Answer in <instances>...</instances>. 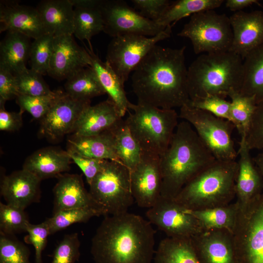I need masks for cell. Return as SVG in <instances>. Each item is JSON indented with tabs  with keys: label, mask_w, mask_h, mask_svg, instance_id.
<instances>
[{
	"label": "cell",
	"mask_w": 263,
	"mask_h": 263,
	"mask_svg": "<svg viewBox=\"0 0 263 263\" xmlns=\"http://www.w3.org/2000/svg\"><path fill=\"white\" fill-rule=\"evenodd\" d=\"M54 37L45 34L32 42L29 56L31 69L42 75H48L51 59Z\"/></svg>",
	"instance_id": "74e56055"
},
{
	"label": "cell",
	"mask_w": 263,
	"mask_h": 263,
	"mask_svg": "<svg viewBox=\"0 0 263 263\" xmlns=\"http://www.w3.org/2000/svg\"><path fill=\"white\" fill-rule=\"evenodd\" d=\"M177 36L189 39L196 54L229 51L233 38L229 17L214 10L191 16Z\"/></svg>",
	"instance_id": "ba28073f"
},
{
	"label": "cell",
	"mask_w": 263,
	"mask_h": 263,
	"mask_svg": "<svg viewBox=\"0 0 263 263\" xmlns=\"http://www.w3.org/2000/svg\"><path fill=\"white\" fill-rule=\"evenodd\" d=\"M64 88L67 94L80 101H91L106 94L91 66L81 69L66 79Z\"/></svg>",
	"instance_id": "1f68e13d"
},
{
	"label": "cell",
	"mask_w": 263,
	"mask_h": 263,
	"mask_svg": "<svg viewBox=\"0 0 263 263\" xmlns=\"http://www.w3.org/2000/svg\"><path fill=\"white\" fill-rule=\"evenodd\" d=\"M254 4L260 5L257 0H227L225 6L232 11H240Z\"/></svg>",
	"instance_id": "816d5d0a"
},
{
	"label": "cell",
	"mask_w": 263,
	"mask_h": 263,
	"mask_svg": "<svg viewBox=\"0 0 263 263\" xmlns=\"http://www.w3.org/2000/svg\"><path fill=\"white\" fill-rule=\"evenodd\" d=\"M185 49L157 44L151 49L132 75L138 104L174 109L188 103Z\"/></svg>",
	"instance_id": "6da1fadb"
},
{
	"label": "cell",
	"mask_w": 263,
	"mask_h": 263,
	"mask_svg": "<svg viewBox=\"0 0 263 263\" xmlns=\"http://www.w3.org/2000/svg\"><path fill=\"white\" fill-rule=\"evenodd\" d=\"M70 0L74 8V35L82 41L87 40L93 50L91 38L104 29L100 0Z\"/></svg>",
	"instance_id": "484cf974"
},
{
	"label": "cell",
	"mask_w": 263,
	"mask_h": 263,
	"mask_svg": "<svg viewBox=\"0 0 263 263\" xmlns=\"http://www.w3.org/2000/svg\"><path fill=\"white\" fill-rule=\"evenodd\" d=\"M239 206L235 202L226 206L198 210H189L205 229H225L232 232Z\"/></svg>",
	"instance_id": "e575fe53"
},
{
	"label": "cell",
	"mask_w": 263,
	"mask_h": 263,
	"mask_svg": "<svg viewBox=\"0 0 263 263\" xmlns=\"http://www.w3.org/2000/svg\"><path fill=\"white\" fill-rule=\"evenodd\" d=\"M240 93L254 97L257 104L263 101V44L251 51L243 60Z\"/></svg>",
	"instance_id": "f546056e"
},
{
	"label": "cell",
	"mask_w": 263,
	"mask_h": 263,
	"mask_svg": "<svg viewBox=\"0 0 263 263\" xmlns=\"http://www.w3.org/2000/svg\"><path fill=\"white\" fill-rule=\"evenodd\" d=\"M134 201L141 207L150 208L161 196L162 176L160 156L142 151L141 160L130 172Z\"/></svg>",
	"instance_id": "9a60e30c"
},
{
	"label": "cell",
	"mask_w": 263,
	"mask_h": 263,
	"mask_svg": "<svg viewBox=\"0 0 263 263\" xmlns=\"http://www.w3.org/2000/svg\"><path fill=\"white\" fill-rule=\"evenodd\" d=\"M71 160L67 151L56 147H46L29 156L22 169L30 171L41 181L57 177L69 171Z\"/></svg>",
	"instance_id": "cb8c5ba5"
},
{
	"label": "cell",
	"mask_w": 263,
	"mask_h": 263,
	"mask_svg": "<svg viewBox=\"0 0 263 263\" xmlns=\"http://www.w3.org/2000/svg\"><path fill=\"white\" fill-rule=\"evenodd\" d=\"M152 225L128 212L106 216L92 239L94 263H151L155 252Z\"/></svg>",
	"instance_id": "7a4b0ae2"
},
{
	"label": "cell",
	"mask_w": 263,
	"mask_h": 263,
	"mask_svg": "<svg viewBox=\"0 0 263 263\" xmlns=\"http://www.w3.org/2000/svg\"><path fill=\"white\" fill-rule=\"evenodd\" d=\"M236 161L216 160L200 172L173 199L189 210L224 206L236 197Z\"/></svg>",
	"instance_id": "5b68a950"
},
{
	"label": "cell",
	"mask_w": 263,
	"mask_h": 263,
	"mask_svg": "<svg viewBox=\"0 0 263 263\" xmlns=\"http://www.w3.org/2000/svg\"><path fill=\"white\" fill-rule=\"evenodd\" d=\"M87 50L91 56V67L94 71L108 98L113 102L123 117L129 111L131 104L126 94L124 84L106 61H102L93 50Z\"/></svg>",
	"instance_id": "f1b7e54d"
},
{
	"label": "cell",
	"mask_w": 263,
	"mask_h": 263,
	"mask_svg": "<svg viewBox=\"0 0 263 263\" xmlns=\"http://www.w3.org/2000/svg\"><path fill=\"white\" fill-rule=\"evenodd\" d=\"M179 118L191 125L216 160L235 161L238 153L231 136L235 127L231 122L187 104L180 108Z\"/></svg>",
	"instance_id": "9c48e42d"
},
{
	"label": "cell",
	"mask_w": 263,
	"mask_h": 263,
	"mask_svg": "<svg viewBox=\"0 0 263 263\" xmlns=\"http://www.w3.org/2000/svg\"><path fill=\"white\" fill-rule=\"evenodd\" d=\"M61 92V90L54 91L53 93L50 95L41 96L19 94L16 98V102L21 112L26 111L34 118L41 120Z\"/></svg>",
	"instance_id": "60d3db41"
},
{
	"label": "cell",
	"mask_w": 263,
	"mask_h": 263,
	"mask_svg": "<svg viewBox=\"0 0 263 263\" xmlns=\"http://www.w3.org/2000/svg\"><path fill=\"white\" fill-rule=\"evenodd\" d=\"M253 159L261 174L263 181V150Z\"/></svg>",
	"instance_id": "f5cc1de1"
},
{
	"label": "cell",
	"mask_w": 263,
	"mask_h": 263,
	"mask_svg": "<svg viewBox=\"0 0 263 263\" xmlns=\"http://www.w3.org/2000/svg\"><path fill=\"white\" fill-rule=\"evenodd\" d=\"M73 35L54 37L48 75L57 80L67 79L81 69L91 65L89 53L78 45Z\"/></svg>",
	"instance_id": "2e32d148"
},
{
	"label": "cell",
	"mask_w": 263,
	"mask_h": 263,
	"mask_svg": "<svg viewBox=\"0 0 263 263\" xmlns=\"http://www.w3.org/2000/svg\"><path fill=\"white\" fill-rule=\"evenodd\" d=\"M228 96L231 99L230 111L235 128L241 137L246 138L257 105L255 98L238 91L231 92Z\"/></svg>",
	"instance_id": "d590c367"
},
{
	"label": "cell",
	"mask_w": 263,
	"mask_h": 263,
	"mask_svg": "<svg viewBox=\"0 0 263 263\" xmlns=\"http://www.w3.org/2000/svg\"><path fill=\"white\" fill-rule=\"evenodd\" d=\"M26 231L28 235L24 238L25 242L33 245L35 250V263H42V253L46 246L50 232L46 222L37 225L29 223Z\"/></svg>",
	"instance_id": "f6af8a7d"
},
{
	"label": "cell",
	"mask_w": 263,
	"mask_h": 263,
	"mask_svg": "<svg viewBox=\"0 0 263 263\" xmlns=\"http://www.w3.org/2000/svg\"><path fill=\"white\" fill-rule=\"evenodd\" d=\"M47 34L74 35V6L70 0H42L36 7Z\"/></svg>",
	"instance_id": "d4e9b609"
},
{
	"label": "cell",
	"mask_w": 263,
	"mask_h": 263,
	"mask_svg": "<svg viewBox=\"0 0 263 263\" xmlns=\"http://www.w3.org/2000/svg\"><path fill=\"white\" fill-rule=\"evenodd\" d=\"M154 263H200L191 238L166 237L155 250Z\"/></svg>",
	"instance_id": "4dcf8cb0"
},
{
	"label": "cell",
	"mask_w": 263,
	"mask_h": 263,
	"mask_svg": "<svg viewBox=\"0 0 263 263\" xmlns=\"http://www.w3.org/2000/svg\"><path fill=\"white\" fill-rule=\"evenodd\" d=\"M18 95L15 75L0 67V101L5 102Z\"/></svg>",
	"instance_id": "681fc988"
},
{
	"label": "cell",
	"mask_w": 263,
	"mask_h": 263,
	"mask_svg": "<svg viewBox=\"0 0 263 263\" xmlns=\"http://www.w3.org/2000/svg\"><path fill=\"white\" fill-rule=\"evenodd\" d=\"M134 8L143 17L157 22L171 3L169 0H132Z\"/></svg>",
	"instance_id": "7dc6e473"
},
{
	"label": "cell",
	"mask_w": 263,
	"mask_h": 263,
	"mask_svg": "<svg viewBox=\"0 0 263 263\" xmlns=\"http://www.w3.org/2000/svg\"><path fill=\"white\" fill-rule=\"evenodd\" d=\"M80 246L77 233L65 235L56 245L51 263H75L80 257Z\"/></svg>",
	"instance_id": "ee69618b"
},
{
	"label": "cell",
	"mask_w": 263,
	"mask_h": 263,
	"mask_svg": "<svg viewBox=\"0 0 263 263\" xmlns=\"http://www.w3.org/2000/svg\"><path fill=\"white\" fill-rule=\"evenodd\" d=\"M238 206L231 232L237 263H263V193Z\"/></svg>",
	"instance_id": "30bf717a"
},
{
	"label": "cell",
	"mask_w": 263,
	"mask_h": 263,
	"mask_svg": "<svg viewBox=\"0 0 263 263\" xmlns=\"http://www.w3.org/2000/svg\"><path fill=\"white\" fill-rule=\"evenodd\" d=\"M171 33L169 26L154 37L127 34L113 38L107 47L106 61L124 84L151 49L169 38Z\"/></svg>",
	"instance_id": "8fae6325"
},
{
	"label": "cell",
	"mask_w": 263,
	"mask_h": 263,
	"mask_svg": "<svg viewBox=\"0 0 263 263\" xmlns=\"http://www.w3.org/2000/svg\"><path fill=\"white\" fill-rule=\"evenodd\" d=\"M187 105L228 120L234 125L230 111V102L226 101L225 98L207 95L190 99Z\"/></svg>",
	"instance_id": "b9f144b4"
},
{
	"label": "cell",
	"mask_w": 263,
	"mask_h": 263,
	"mask_svg": "<svg viewBox=\"0 0 263 263\" xmlns=\"http://www.w3.org/2000/svg\"><path fill=\"white\" fill-rule=\"evenodd\" d=\"M91 101L76 100L62 91L50 109L40 120L39 134L51 140H57L73 133L83 110Z\"/></svg>",
	"instance_id": "5bb4252c"
},
{
	"label": "cell",
	"mask_w": 263,
	"mask_h": 263,
	"mask_svg": "<svg viewBox=\"0 0 263 263\" xmlns=\"http://www.w3.org/2000/svg\"><path fill=\"white\" fill-rule=\"evenodd\" d=\"M125 120L142 151L163 155L168 148L178 124L174 109L159 108L131 103Z\"/></svg>",
	"instance_id": "8992f818"
},
{
	"label": "cell",
	"mask_w": 263,
	"mask_h": 263,
	"mask_svg": "<svg viewBox=\"0 0 263 263\" xmlns=\"http://www.w3.org/2000/svg\"><path fill=\"white\" fill-rule=\"evenodd\" d=\"M67 151L86 157L121 163L114 149L111 130L91 136L72 135L68 139Z\"/></svg>",
	"instance_id": "4316f807"
},
{
	"label": "cell",
	"mask_w": 263,
	"mask_h": 263,
	"mask_svg": "<svg viewBox=\"0 0 263 263\" xmlns=\"http://www.w3.org/2000/svg\"><path fill=\"white\" fill-rule=\"evenodd\" d=\"M191 240L200 263H237L231 232L205 229Z\"/></svg>",
	"instance_id": "d6986e66"
},
{
	"label": "cell",
	"mask_w": 263,
	"mask_h": 263,
	"mask_svg": "<svg viewBox=\"0 0 263 263\" xmlns=\"http://www.w3.org/2000/svg\"><path fill=\"white\" fill-rule=\"evenodd\" d=\"M89 187L91 197L105 216L127 212L134 201L130 171L114 161L105 160Z\"/></svg>",
	"instance_id": "52a82bcc"
},
{
	"label": "cell",
	"mask_w": 263,
	"mask_h": 263,
	"mask_svg": "<svg viewBox=\"0 0 263 263\" xmlns=\"http://www.w3.org/2000/svg\"><path fill=\"white\" fill-rule=\"evenodd\" d=\"M229 19L233 38L229 51L244 60L249 53L263 44V11L236 12Z\"/></svg>",
	"instance_id": "e0dca14e"
},
{
	"label": "cell",
	"mask_w": 263,
	"mask_h": 263,
	"mask_svg": "<svg viewBox=\"0 0 263 263\" xmlns=\"http://www.w3.org/2000/svg\"><path fill=\"white\" fill-rule=\"evenodd\" d=\"M103 32L113 38L127 34L154 37L166 28L142 16L122 0H100Z\"/></svg>",
	"instance_id": "7c38bea8"
},
{
	"label": "cell",
	"mask_w": 263,
	"mask_h": 263,
	"mask_svg": "<svg viewBox=\"0 0 263 263\" xmlns=\"http://www.w3.org/2000/svg\"><path fill=\"white\" fill-rule=\"evenodd\" d=\"M71 159L81 169L89 185L101 169L105 160L91 158L67 151Z\"/></svg>",
	"instance_id": "c3c4849f"
},
{
	"label": "cell",
	"mask_w": 263,
	"mask_h": 263,
	"mask_svg": "<svg viewBox=\"0 0 263 263\" xmlns=\"http://www.w3.org/2000/svg\"><path fill=\"white\" fill-rule=\"evenodd\" d=\"M11 31L34 39L47 34L36 8L19 4L17 0H0V32Z\"/></svg>",
	"instance_id": "ac0fdd59"
},
{
	"label": "cell",
	"mask_w": 263,
	"mask_h": 263,
	"mask_svg": "<svg viewBox=\"0 0 263 263\" xmlns=\"http://www.w3.org/2000/svg\"><path fill=\"white\" fill-rule=\"evenodd\" d=\"M216 160L187 121L179 122L171 142L160 156L161 196L174 199L184 186Z\"/></svg>",
	"instance_id": "3957f363"
},
{
	"label": "cell",
	"mask_w": 263,
	"mask_h": 263,
	"mask_svg": "<svg viewBox=\"0 0 263 263\" xmlns=\"http://www.w3.org/2000/svg\"><path fill=\"white\" fill-rule=\"evenodd\" d=\"M54 188L53 213L65 209L90 207L104 214L85 188L81 175L62 174Z\"/></svg>",
	"instance_id": "7402d4cb"
},
{
	"label": "cell",
	"mask_w": 263,
	"mask_h": 263,
	"mask_svg": "<svg viewBox=\"0 0 263 263\" xmlns=\"http://www.w3.org/2000/svg\"><path fill=\"white\" fill-rule=\"evenodd\" d=\"M146 215L148 221L168 237L191 238L205 230L189 210L173 199L161 196Z\"/></svg>",
	"instance_id": "4fadbf2b"
},
{
	"label": "cell",
	"mask_w": 263,
	"mask_h": 263,
	"mask_svg": "<svg viewBox=\"0 0 263 263\" xmlns=\"http://www.w3.org/2000/svg\"><path fill=\"white\" fill-rule=\"evenodd\" d=\"M14 75L19 95L41 96L54 92L50 89L42 75L32 69L27 68Z\"/></svg>",
	"instance_id": "f35d334b"
},
{
	"label": "cell",
	"mask_w": 263,
	"mask_h": 263,
	"mask_svg": "<svg viewBox=\"0 0 263 263\" xmlns=\"http://www.w3.org/2000/svg\"><path fill=\"white\" fill-rule=\"evenodd\" d=\"M243 76L240 56L230 51L202 54L188 68L189 98L207 95L225 98L231 92L240 91Z\"/></svg>",
	"instance_id": "277c9868"
},
{
	"label": "cell",
	"mask_w": 263,
	"mask_h": 263,
	"mask_svg": "<svg viewBox=\"0 0 263 263\" xmlns=\"http://www.w3.org/2000/svg\"><path fill=\"white\" fill-rule=\"evenodd\" d=\"M5 103L0 101V130L6 132L19 130L22 124V112L7 111L4 108Z\"/></svg>",
	"instance_id": "f907efd6"
},
{
	"label": "cell",
	"mask_w": 263,
	"mask_h": 263,
	"mask_svg": "<svg viewBox=\"0 0 263 263\" xmlns=\"http://www.w3.org/2000/svg\"><path fill=\"white\" fill-rule=\"evenodd\" d=\"M237 151L239 160L235 182L236 202L244 205L262 193L263 181L261 174L250 154L245 138L241 137Z\"/></svg>",
	"instance_id": "44dd1931"
},
{
	"label": "cell",
	"mask_w": 263,
	"mask_h": 263,
	"mask_svg": "<svg viewBox=\"0 0 263 263\" xmlns=\"http://www.w3.org/2000/svg\"><path fill=\"white\" fill-rule=\"evenodd\" d=\"M30 252L22 243L0 233V263H32Z\"/></svg>",
	"instance_id": "7bdbcfd3"
},
{
	"label": "cell",
	"mask_w": 263,
	"mask_h": 263,
	"mask_svg": "<svg viewBox=\"0 0 263 263\" xmlns=\"http://www.w3.org/2000/svg\"><path fill=\"white\" fill-rule=\"evenodd\" d=\"M111 131L116 153L121 163L131 172L139 163L142 150L125 120L122 119Z\"/></svg>",
	"instance_id": "d6a6232c"
},
{
	"label": "cell",
	"mask_w": 263,
	"mask_h": 263,
	"mask_svg": "<svg viewBox=\"0 0 263 263\" xmlns=\"http://www.w3.org/2000/svg\"><path fill=\"white\" fill-rule=\"evenodd\" d=\"M103 215L99 211L90 207H80L62 210L53 213L45 220L50 234H53L71 225L84 223L94 216Z\"/></svg>",
	"instance_id": "8d00e7d4"
},
{
	"label": "cell",
	"mask_w": 263,
	"mask_h": 263,
	"mask_svg": "<svg viewBox=\"0 0 263 263\" xmlns=\"http://www.w3.org/2000/svg\"><path fill=\"white\" fill-rule=\"evenodd\" d=\"M245 140L250 150H263V101L257 105Z\"/></svg>",
	"instance_id": "bcb514c9"
},
{
	"label": "cell",
	"mask_w": 263,
	"mask_h": 263,
	"mask_svg": "<svg viewBox=\"0 0 263 263\" xmlns=\"http://www.w3.org/2000/svg\"><path fill=\"white\" fill-rule=\"evenodd\" d=\"M122 118L113 102L109 98L89 105L82 112L73 135L91 136L113 129Z\"/></svg>",
	"instance_id": "603a6c76"
},
{
	"label": "cell",
	"mask_w": 263,
	"mask_h": 263,
	"mask_svg": "<svg viewBox=\"0 0 263 263\" xmlns=\"http://www.w3.org/2000/svg\"><path fill=\"white\" fill-rule=\"evenodd\" d=\"M29 223L24 209L0 203V233L8 235L26 231Z\"/></svg>",
	"instance_id": "ab89813d"
},
{
	"label": "cell",
	"mask_w": 263,
	"mask_h": 263,
	"mask_svg": "<svg viewBox=\"0 0 263 263\" xmlns=\"http://www.w3.org/2000/svg\"><path fill=\"white\" fill-rule=\"evenodd\" d=\"M223 0H172L165 12L156 22L164 27L172 26L179 20L194 14L214 10L221 6Z\"/></svg>",
	"instance_id": "836d02e7"
},
{
	"label": "cell",
	"mask_w": 263,
	"mask_h": 263,
	"mask_svg": "<svg viewBox=\"0 0 263 263\" xmlns=\"http://www.w3.org/2000/svg\"><path fill=\"white\" fill-rule=\"evenodd\" d=\"M17 31H7L0 43V67L16 75L27 69L32 42Z\"/></svg>",
	"instance_id": "83f0119b"
},
{
	"label": "cell",
	"mask_w": 263,
	"mask_h": 263,
	"mask_svg": "<svg viewBox=\"0 0 263 263\" xmlns=\"http://www.w3.org/2000/svg\"><path fill=\"white\" fill-rule=\"evenodd\" d=\"M40 182L34 174L22 169L3 177L0 194L6 204L25 210L39 201Z\"/></svg>",
	"instance_id": "ffe728a7"
}]
</instances>
